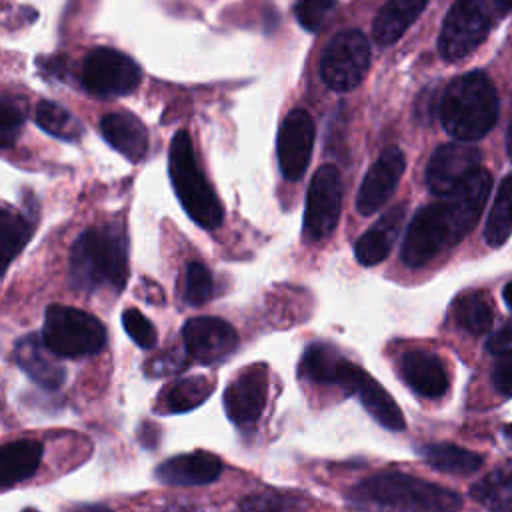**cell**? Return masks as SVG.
I'll return each instance as SVG.
<instances>
[{
	"instance_id": "6da1fadb",
	"label": "cell",
	"mask_w": 512,
	"mask_h": 512,
	"mask_svg": "<svg viewBox=\"0 0 512 512\" xmlns=\"http://www.w3.org/2000/svg\"><path fill=\"white\" fill-rule=\"evenodd\" d=\"M490 188V172L476 168L438 202L420 208L408 224L400 250L402 262L418 268L456 246L476 226Z\"/></svg>"
},
{
	"instance_id": "7a4b0ae2",
	"label": "cell",
	"mask_w": 512,
	"mask_h": 512,
	"mask_svg": "<svg viewBox=\"0 0 512 512\" xmlns=\"http://www.w3.org/2000/svg\"><path fill=\"white\" fill-rule=\"evenodd\" d=\"M68 274L78 290H122L128 278V236L124 226L106 222L84 230L72 246Z\"/></svg>"
},
{
	"instance_id": "3957f363",
	"label": "cell",
	"mask_w": 512,
	"mask_h": 512,
	"mask_svg": "<svg viewBox=\"0 0 512 512\" xmlns=\"http://www.w3.org/2000/svg\"><path fill=\"white\" fill-rule=\"evenodd\" d=\"M348 502L358 508H378L388 512L462 510V498L454 490L404 472H382L358 482L348 492Z\"/></svg>"
},
{
	"instance_id": "277c9868",
	"label": "cell",
	"mask_w": 512,
	"mask_h": 512,
	"mask_svg": "<svg viewBox=\"0 0 512 512\" xmlns=\"http://www.w3.org/2000/svg\"><path fill=\"white\" fill-rule=\"evenodd\" d=\"M496 118L498 94L484 72H466L446 86L440 100V120L452 138L478 140L492 130Z\"/></svg>"
},
{
	"instance_id": "5b68a950",
	"label": "cell",
	"mask_w": 512,
	"mask_h": 512,
	"mask_svg": "<svg viewBox=\"0 0 512 512\" xmlns=\"http://www.w3.org/2000/svg\"><path fill=\"white\" fill-rule=\"evenodd\" d=\"M168 172L174 192L186 214L202 228L214 230L222 224V204L202 174L192 140L186 130L174 134L168 152Z\"/></svg>"
},
{
	"instance_id": "8992f818",
	"label": "cell",
	"mask_w": 512,
	"mask_h": 512,
	"mask_svg": "<svg viewBox=\"0 0 512 512\" xmlns=\"http://www.w3.org/2000/svg\"><path fill=\"white\" fill-rule=\"evenodd\" d=\"M42 340L56 356H92L104 348L106 328L98 318L84 310L52 304L44 314Z\"/></svg>"
},
{
	"instance_id": "52a82bcc",
	"label": "cell",
	"mask_w": 512,
	"mask_h": 512,
	"mask_svg": "<svg viewBox=\"0 0 512 512\" xmlns=\"http://www.w3.org/2000/svg\"><path fill=\"white\" fill-rule=\"evenodd\" d=\"M492 14L498 16L492 0H458L440 28V56L446 62H456L474 52L490 32Z\"/></svg>"
},
{
	"instance_id": "ba28073f",
	"label": "cell",
	"mask_w": 512,
	"mask_h": 512,
	"mask_svg": "<svg viewBox=\"0 0 512 512\" xmlns=\"http://www.w3.org/2000/svg\"><path fill=\"white\" fill-rule=\"evenodd\" d=\"M370 66V44L360 30L336 34L322 52L320 78L334 92L356 88Z\"/></svg>"
},
{
	"instance_id": "9c48e42d",
	"label": "cell",
	"mask_w": 512,
	"mask_h": 512,
	"mask_svg": "<svg viewBox=\"0 0 512 512\" xmlns=\"http://www.w3.org/2000/svg\"><path fill=\"white\" fill-rule=\"evenodd\" d=\"M140 76L142 72L132 58L108 46L90 50L82 62V84L100 98L130 94L138 86Z\"/></svg>"
},
{
	"instance_id": "30bf717a",
	"label": "cell",
	"mask_w": 512,
	"mask_h": 512,
	"mask_svg": "<svg viewBox=\"0 0 512 512\" xmlns=\"http://www.w3.org/2000/svg\"><path fill=\"white\" fill-rule=\"evenodd\" d=\"M342 208V176L336 166L324 164L312 176L304 210V232L310 240L332 234Z\"/></svg>"
},
{
	"instance_id": "8fae6325",
	"label": "cell",
	"mask_w": 512,
	"mask_h": 512,
	"mask_svg": "<svg viewBox=\"0 0 512 512\" xmlns=\"http://www.w3.org/2000/svg\"><path fill=\"white\" fill-rule=\"evenodd\" d=\"M268 396L266 364H252L238 372L224 390L226 416L240 428L254 426L264 412Z\"/></svg>"
},
{
	"instance_id": "7c38bea8",
	"label": "cell",
	"mask_w": 512,
	"mask_h": 512,
	"mask_svg": "<svg viewBox=\"0 0 512 512\" xmlns=\"http://www.w3.org/2000/svg\"><path fill=\"white\" fill-rule=\"evenodd\" d=\"M314 132V120L304 108H294L282 120L278 130V164L286 180H298L306 172L314 148Z\"/></svg>"
},
{
	"instance_id": "4fadbf2b",
	"label": "cell",
	"mask_w": 512,
	"mask_h": 512,
	"mask_svg": "<svg viewBox=\"0 0 512 512\" xmlns=\"http://www.w3.org/2000/svg\"><path fill=\"white\" fill-rule=\"evenodd\" d=\"M300 374L316 384L340 386L348 394H356L368 372L342 356L334 346L316 342L304 350L300 360Z\"/></svg>"
},
{
	"instance_id": "5bb4252c",
	"label": "cell",
	"mask_w": 512,
	"mask_h": 512,
	"mask_svg": "<svg viewBox=\"0 0 512 512\" xmlns=\"http://www.w3.org/2000/svg\"><path fill=\"white\" fill-rule=\"evenodd\" d=\"M480 168V150L472 144L450 142L434 150L426 166V184L430 192L444 196Z\"/></svg>"
},
{
	"instance_id": "9a60e30c",
	"label": "cell",
	"mask_w": 512,
	"mask_h": 512,
	"mask_svg": "<svg viewBox=\"0 0 512 512\" xmlns=\"http://www.w3.org/2000/svg\"><path fill=\"white\" fill-rule=\"evenodd\" d=\"M184 346L192 358L202 364H214L232 354L238 346L236 330L212 316H198L184 324Z\"/></svg>"
},
{
	"instance_id": "2e32d148",
	"label": "cell",
	"mask_w": 512,
	"mask_h": 512,
	"mask_svg": "<svg viewBox=\"0 0 512 512\" xmlns=\"http://www.w3.org/2000/svg\"><path fill=\"white\" fill-rule=\"evenodd\" d=\"M404 166L406 160L400 148L390 146L380 154V158L368 168L360 184L356 196V208L360 214L370 216L386 204V200L396 190L400 176L404 174Z\"/></svg>"
},
{
	"instance_id": "e0dca14e",
	"label": "cell",
	"mask_w": 512,
	"mask_h": 512,
	"mask_svg": "<svg viewBox=\"0 0 512 512\" xmlns=\"http://www.w3.org/2000/svg\"><path fill=\"white\" fill-rule=\"evenodd\" d=\"M222 472L218 456L206 450L178 454L156 468V478L170 486H200L214 482Z\"/></svg>"
},
{
	"instance_id": "ac0fdd59",
	"label": "cell",
	"mask_w": 512,
	"mask_h": 512,
	"mask_svg": "<svg viewBox=\"0 0 512 512\" xmlns=\"http://www.w3.org/2000/svg\"><path fill=\"white\" fill-rule=\"evenodd\" d=\"M402 380L424 398H440L448 390V374L440 358L426 350H408L400 356Z\"/></svg>"
},
{
	"instance_id": "d6986e66",
	"label": "cell",
	"mask_w": 512,
	"mask_h": 512,
	"mask_svg": "<svg viewBox=\"0 0 512 512\" xmlns=\"http://www.w3.org/2000/svg\"><path fill=\"white\" fill-rule=\"evenodd\" d=\"M54 356L56 354L36 334L20 338L14 346L16 364L28 374L30 380L46 390H56L66 380V372Z\"/></svg>"
},
{
	"instance_id": "ffe728a7",
	"label": "cell",
	"mask_w": 512,
	"mask_h": 512,
	"mask_svg": "<svg viewBox=\"0 0 512 512\" xmlns=\"http://www.w3.org/2000/svg\"><path fill=\"white\" fill-rule=\"evenodd\" d=\"M102 136L130 162H140L148 152V130L132 112H112L100 122Z\"/></svg>"
},
{
	"instance_id": "44dd1931",
	"label": "cell",
	"mask_w": 512,
	"mask_h": 512,
	"mask_svg": "<svg viewBox=\"0 0 512 512\" xmlns=\"http://www.w3.org/2000/svg\"><path fill=\"white\" fill-rule=\"evenodd\" d=\"M406 214V206H394L390 208L372 228H368L354 244V254L356 260L364 266H376L382 262L388 254L390 248L400 232L402 220Z\"/></svg>"
},
{
	"instance_id": "7402d4cb",
	"label": "cell",
	"mask_w": 512,
	"mask_h": 512,
	"mask_svg": "<svg viewBox=\"0 0 512 512\" xmlns=\"http://www.w3.org/2000/svg\"><path fill=\"white\" fill-rule=\"evenodd\" d=\"M42 460V444L36 440H14L4 444L0 452V486H10L30 478Z\"/></svg>"
},
{
	"instance_id": "603a6c76",
	"label": "cell",
	"mask_w": 512,
	"mask_h": 512,
	"mask_svg": "<svg viewBox=\"0 0 512 512\" xmlns=\"http://www.w3.org/2000/svg\"><path fill=\"white\" fill-rule=\"evenodd\" d=\"M428 0H386L372 24L374 40L382 46L396 42L422 14Z\"/></svg>"
},
{
	"instance_id": "cb8c5ba5",
	"label": "cell",
	"mask_w": 512,
	"mask_h": 512,
	"mask_svg": "<svg viewBox=\"0 0 512 512\" xmlns=\"http://www.w3.org/2000/svg\"><path fill=\"white\" fill-rule=\"evenodd\" d=\"M216 388V382L204 374L186 376L170 384L158 398L156 412L160 414H180L198 408Z\"/></svg>"
},
{
	"instance_id": "d4e9b609",
	"label": "cell",
	"mask_w": 512,
	"mask_h": 512,
	"mask_svg": "<svg viewBox=\"0 0 512 512\" xmlns=\"http://www.w3.org/2000/svg\"><path fill=\"white\" fill-rule=\"evenodd\" d=\"M34 234V220L28 214L14 210L10 204H2L0 210V264L2 270L22 252Z\"/></svg>"
},
{
	"instance_id": "484cf974",
	"label": "cell",
	"mask_w": 512,
	"mask_h": 512,
	"mask_svg": "<svg viewBox=\"0 0 512 512\" xmlns=\"http://www.w3.org/2000/svg\"><path fill=\"white\" fill-rule=\"evenodd\" d=\"M362 406L372 414V418L382 424L388 430H404L406 420L402 410L398 408V404L394 402V398L370 376L366 374V378L362 380V384L358 386L356 394H354Z\"/></svg>"
},
{
	"instance_id": "4316f807",
	"label": "cell",
	"mask_w": 512,
	"mask_h": 512,
	"mask_svg": "<svg viewBox=\"0 0 512 512\" xmlns=\"http://www.w3.org/2000/svg\"><path fill=\"white\" fill-rule=\"evenodd\" d=\"M470 496L488 512H512V464H504L472 484Z\"/></svg>"
},
{
	"instance_id": "83f0119b",
	"label": "cell",
	"mask_w": 512,
	"mask_h": 512,
	"mask_svg": "<svg viewBox=\"0 0 512 512\" xmlns=\"http://www.w3.org/2000/svg\"><path fill=\"white\" fill-rule=\"evenodd\" d=\"M418 452L432 468L446 474H472L484 464L480 454L456 444H424Z\"/></svg>"
},
{
	"instance_id": "f1b7e54d",
	"label": "cell",
	"mask_w": 512,
	"mask_h": 512,
	"mask_svg": "<svg viewBox=\"0 0 512 512\" xmlns=\"http://www.w3.org/2000/svg\"><path fill=\"white\" fill-rule=\"evenodd\" d=\"M512 234V172L504 176L490 206L486 226H484V240L490 246H502Z\"/></svg>"
},
{
	"instance_id": "f546056e",
	"label": "cell",
	"mask_w": 512,
	"mask_h": 512,
	"mask_svg": "<svg viewBox=\"0 0 512 512\" xmlns=\"http://www.w3.org/2000/svg\"><path fill=\"white\" fill-rule=\"evenodd\" d=\"M454 320L470 334H484L492 328V306L482 292H466L454 302Z\"/></svg>"
},
{
	"instance_id": "4dcf8cb0",
	"label": "cell",
	"mask_w": 512,
	"mask_h": 512,
	"mask_svg": "<svg viewBox=\"0 0 512 512\" xmlns=\"http://www.w3.org/2000/svg\"><path fill=\"white\" fill-rule=\"evenodd\" d=\"M34 118H36V124L44 132H48L60 140L72 142L82 136V124L66 108H62L54 102H48V100L38 102Z\"/></svg>"
},
{
	"instance_id": "1f68e13d",
	"label": "cell",
	"mask_w": 512,
	"mask_h": 512,
	"mask_svg": "<svg viewBox=\"0 0 512 512\" xmlns=\"http://www.w3.org/2000/svg\"><path fill=\"white\" fill-rule=\"evenodd\" d=\"M300 508V498L272 488L248 494L240 500V512H298Z\"/></svg>"
},
{
	"instance_id": "d6a6232c",
	"label": "cell",
	"mask_w": 512,
	"mask_h": 512,
	"mask_svg": "<svg viewBox=\"0 0 512 512\" xmlns=\"http://www.w3.org/2000/svg\"><path fill=\"white\" fill-rule=\"evenodd\" d=\"M214 280L210 270L202 262H188L184 276V300L190 306H202L210 300Z\"/></svg>"
},
{
	"instance_id": "836d02e7",
	"label": "cell",
	"mask_w": 512,
	"mask_h": 512,
	"mask_svg": "<svg viewBox=\"0 0 512 512\" xmlns=\"http://www.w3.org/2000/svg\"><path fill=\"white\" fill-rule=\"evenodd\" d=\"M334 6L336 0H298L294 4V14L302 28L316 32L328 22Z\"/></svg>"
},
{
	"instance_id": "e575fe53",
	"label": "cell",
	"mask_w": 512,
	"mask_h": 512,
	"mask_svg": "<svg viewBox=\"0 0 512 512\" xmlns=\"http://www.w3.org/2000/svg\"><path fill=\"white\" fill-rule=\"evenodd\" d=\"M122 326L140 348H152L156 344V328L138 308H126L122 312Z\"/></svg>"
},
{
	"instance_id": "d590c367",
	"label": "cell",
	"mask_w": 512,
	"mask_h": 512,
	"mask_svg": "<svg viewBox=\"0 0 512 512\" xmlns=\"http://www.w3.org/2000/svg\"><path fill=\"white\" fill-rule=\"evenodd\" d=\"M22 124H24L22 108L10 96H4L2 106H0V132H2L0 140H2L4 148L12 146V142L20 134Z\"/></svg>"
},
{
	"instance_id": "8d00e7d4",
	"label": "cell",
	"mask_w": 512,
	"mask_h": 512,
	"mask_svg": "<svg viewBox=\"0 0 512 512\" xmlns=\"http://www.w3.org/2000/svg\"><path fill=\"white\" fill-rule=\"evenodd\" d=\"M492 384L498 394L506 398L512 396V348H506L498 354L492 368Z\"/></svg>"
},
{
	"instance_id": "74e56055",
	"label": "cell",
	"mask_w": 512,
	"mask_h": 512,
	"mask_svg": "<svg viewBox=\"0 0 512 512\" xmlns=\"http://www.w3.org/2000/svg\"><path fill=\"white\" fill-rule=\"evenodd\" d=\"M184 366V362L178 356H162V358H154L148 366L146 372L152 376H162V374H174Z\"/></svg>"
},
{
	"instance_id": "f35d334b",
	"label": "cell",
	"mask_w": 512,
	"mask_h": 512,
	"mask_svg": "<svg viewBox=\"0 0 512 512\" xmlns=\"http://www.w3.org/2000/svg\"><path fill=\"white\" fill-rule=\"evenodd\" d=\"M510 344H512V318H510L498 332H494V334L488 338L486 348H488L490 352H494V354H500V352L506 350Z\"/></svg>"
},
{
	"instance_id": "ab89813d",
	"label": "cell",
	"mask_w": 512,
	"mask_h": 512,
	"mask_svg": "<svg viewBox=\"0 0 512 512\" xmlns=\"http://www.w3.org/2000/svg\"><path fill=\"white\" fill-rule=\"evenodd\" d=\"M66 512H110V510L104 506H98V504H82V506H74Z\"/></svg>"
},
{
	"instance_id": "60d3db41",
	"label": "cell",
	"mask_w": 512,
	"mask_h": 512,
	"mask_svg": "<svg viewBox=\"0 0 512 512\" xmlns=\"http://www.w3.org/2000/svg\"><path fill=\"white\" fill-rule=\"evenodd\" d=\"M162 512H202V510L196 506H190V504H170Z\"/></svg>"
},
{
	"instance_id": "b9f144b4",
	"label": "cell",
	"mask_w": 512,
	"mask_h": 512,
	"mask_svg": "<svg viewBox=\"0 0 512 512\" xmlns=\"http://www.w3.org/2000/svg\"><path fill=\"white\" fill-rule=\"evenodd\" d=\"M498 16H506L512 10V0H492Z\"/></svg>"
},
{
	"instance_id": "7bdbcfd3",
	"label": "cell",
	"mask_w": 512,
	"mask_h": 512,
	"mask_svg": "<svg viewBox=\"0 0 512 512\" xmlns=\"http://www.w3.org/2000/svg\"><path fill=\"white\" fill-rule=\"evenodd\" d=\"M502 296H504V302H506V306L512 310V282H508V284L504 286V290H502Z\"/></svg>"
},
{
	"instance_id": "ee69618b",
	"label": "cell",
	"mask_w": 512,
	"mask_h": 512,
	"mask_svg": "<svg viewBox=\"0 0 512 512\" xmlns=\"http://www.w3.org/2000/svg\"><path fill=\"white\" fill-rule=\"evenodd\" d=\"M506 150H508V156L512 160V116H510V122H508V132H506Z\"/></svg>"
},
{
	"instance_id": "f6af8a7d",
	"label": "cell",
	"mask_w": 512,
	"mask_h": 512,
	"mask_svg": "<svg viewBox=\"0 0 512 512\" xmlns=\"http://www.w3.org/2000/svg\"><path fill=\"white\" fill-rule=\"evenodd\" d=\"M504 436H506V438H510V440H512V424H508V426H506V428H504Z\"/></svg>"
},
{
	"instance_id": "bcb514c9",
	"label": "cell",
	"mask_w": 512,
	"mask_h": 512,
	"mask_svg": "<svg viewBox=\"0 0 512 512\" xmlns=\"http://www.w3.org/2000/svg\"><path fill=\"white\" fill-rule=\"evenodd\" d=\"M22 512H38V510H34V508H26V510H22Z\"/></svg>"
}]
</instances>
